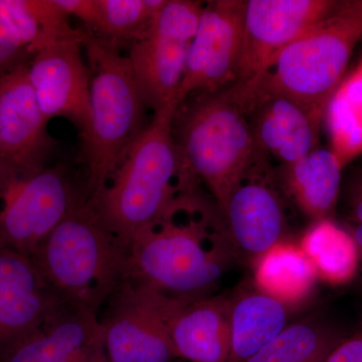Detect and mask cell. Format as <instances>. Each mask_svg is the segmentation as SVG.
Returning <instances> with one entry per match:
<instances>
[{"mask_svg":"<svg viewBox=\"0 0 362 362\" xmlns=\"http://www.w3.org/2000/svg\"><path fill=\"white\" fill-rule=\"evenodd\" d=\"M347 201L350 221L354 225L362 223V173L351 183Z\"/></svg>","mask_w":362,"mask_h":362,"instance_id":"cell-29","label":"cell"},{"mask_svg":"<svg viewBox=\"0 0 362 362\" xmlns=\"http://www.w3.org/2000/svg\"><path fill=\"white\" fill-rule=\"evenodd\" d=\"M64 165L13 173L0 182V246L33 258L45 238L78 202Z\"/></svg>","mask_w":362,"mask_h":362,"instance_id":"cell-7","label":"cell"},{"mask_svg":"<svg viewBox=\"0 0 362 362\" xmlns=\"http://www.w3.org/2000/svg\"><path fill=\"white\" fill-rule=\"evenodd\" d=\"M180 105L175 99L154 112L109 180L87 199L105 225L126 244L178 197L201 185L185 166L176 143L175 118Z\"/></svg>","mask_w":362,"mask_h":362,"instance_id":"cell-2","label":"cell"},{"mask_svg":"<svg viewBox=\"0 0 362 362\" xmlns=\"http://www.w3.org/2000/svg\"><path fill=\"white\" fill-rule=\"evenodd\" d=\"M83 40H66L45 47L28 63V78L47 121L61 117L84 138L90 126V77Z\"/></svg>","mask_w":362,"mask_h":362,"instance_id":"cell-13","label":"cell"},{"mask_svg":"<svg viewBox=\"0 0 362 362\" xmlns=\"http://www.w3.org/2000/svg\"><path fill=\"white\" fill-rule=\"evenodd\" d=\"M0 362H108L99 316L59 301L37 327L0 351Z\"/></svg>","mask_w":362,"mask_h":362,"instance_id":"cell-14","label":"cell"},{"mask_svg":"<svg viewBox=\"0 0 362 362\" xmlns=\"http://www.w3.org/2000/svg\"><path fill=\"white\" fill-rule=\"evenodd\" d=\"M341 340L321 324L301 321L286 326L247 362H324Z\"/></svg>","mask_w":362,"mask_h":362,"instance_id":"cell-26","label":"cell"},{"mask_svg":"<svg viewBox=\"0 0 362 362\" xmlns=\"http://www.w3.org/2000/svg\"><path fill=\"white\" fill-rule=\"evenodd\" d=\"M246 2L216 0L204 4L177 92L180 104L197 95L220 92L235 82Z\"/></svg>","mask_w":362,"mask_h":362,"instance_id":"cell-12","label":"cell"},{"mask_svg":"<svg viewBox=\"0 0 362 362\" xmlns=\"http://www.w3.org/2000/svg\"><path fill=\"white\" fill-rule=\"evenodd\" d=\"M176 358L188 362H228L230 352V299L204 298L176 305L168 320Z\"/></svg>","mask_w":362,"mask_h":362,"instance_id":"cell-18","label":"cell"},{"mask_svg":"<svg viewBox=\"0 0 362 362\" xmlns=\"http://www.w3.org/2000/svg\"><path fill=\"white\" fill-rule=\"evenodd\" d=\"M252 266L255 289L288 309L306 301L318 281L299 244L287 240L261 255Z\"/></svg>","mask_w":362,"mask_h":362,"instance_id":"cell-20","label":"cell"},{"mask_svg":"<svg viewBox=\"0 0 362 362\" xmlns=\"http://www.w3.org/2000/svg\"><path fill=\"white\" fill-rule=\"evenodd\" d=\"M28 63L0 80V144L7 163L18 173L47 166L54 147L28 78Z\"/></svg>","mask_w":362,"mask_h":362,"instance_id":"cell-15","label":"cell"},{"mask_svg":"<svg viewBox=\"0 0 362 362\" xmlns=\"http://www.w3.org/2000/svg\"><path fill=\"white\" fill-rule=\"evenodd\" d=\"M287 201L275 169L258 149L221 211L239 258L252 263L286 240Z\"/></svg>","mask_w":362,"mask_h":362,"instance_id":"cell-10","label":"cell"},{"mask_svg":"<svg viewBox=\"0 0 362 362\" xmlns=\"http://www.w3.org/2000/svg\"><path fill=\"white\" fill-rule=\"evenodd\" d=\"M33 54L23 44L13 26L0 13V80L23 64L28 63Z\"/></svg>","mask_w":362,"mask_h":362,"instance_id":"cell-27","label":"cell"},{"mask_svg":"<svg viewBox=\"0 0 362 362\" xmlns=\"http://www.w3.org/2000/svg\"><path fill=\"white\" fill-rule=\"evenodd\" d=\"M362 37V0L340 1L334 11L284 47L262 75L252 103L283 97L325 116Z\"/></svg>","mask_w":362,"mask_h":362,"instance_id":"cell-4","label":"cell"},{"mask_svg":"<svg viewBox=\"0 0 362 362\" xmlns=\"http://www.w3.org/2000/svg\"><path fill=\"white\" fill-rule=\"evenodd\" d=\"M83 47L90 77V126L84 140L88 168L86 197L109 180L144 130L145 105L128 56L119 45L85 30Z\"/></svg>","mask_w":362,"mask_h":362,"instance_id":"cell-5","label":"cell"},{"mask_svg":"<svg viewBox=\"0 0 362 362\" xmlns=\"http://www.w3.org/2000/svg\"><path fill=\"white\" fill-rule=\"evenodd\" d=\"M343 168L332 150L318 147L299 161L280 166L276 173L288 199L315 221L332 218Z\"/></svg>","mask_w":362,"mask_h":362,"instance_id":"cell-19","label":"cell"},{"mask_svg":"<svg viewBox=\"0 0 362 362\" xmlns=\"http://www.w3.org/2000/svg\"><path fill=\"white\" fill-rule=\"evenodd\" d=\"M337 0H247L239 70L230 89L249 110L272 59L329 16Z\"/></svg>","mask_w":362,"mask_h":362,"instance_id":"cell-9","label":"cell"},{"mask_svg":"<svg viewBox=\"0 0 362 362\" xmlns=\"http://www.w3.org/2000/svg\"><path fill=\"white\" fill-rule=\"evenodd\" d=\"M239 259L220 209L185 192L131 240L126 282L168 303L213 295Z\"/></svg>","mask_w":362,"mask_h":362,"instance_id":"cell-1","label":"cell"},{"mask_svg":"<svg viewBox=\"0 0 362 362\" xmlns=\"http://www.w3.org/2000/svg\"><path fill=\"white\" fill-rule=\"evenodd\" d=\"M204 4L165 0L145 33L131 42L128 59L146 108L156 112L177 99Z\"/></svg>","mask_w":362,"mask_h":362,"instance_id":"cell-8","label":"cell"},{"mask_svg":"<svg viewBox=\"0 0 362 362\" xmlns=\"http://www.w3.org/2000/svg\"><path fill=\"white\" fill-rule=\"evenodd\" d=\"M13 173H16V171L7 163L6 158H4V152H2L1 144H0V182L6 180L7 176Z\"/></svg>","mask_w":362,"mask_h":362,"instance_id":"cell-31","label":"cell"},{"mask_svg":"<svg viewBox=\"0 0 362 362\" xmlns=\"http://www.w3.org/2000/svg\"><path fill=\"white\" fill-rule=\"evenodd\" d=\"M324 120L330 149L345 168L362 154V61L333 93Z\"/></svg>","mask_w":362,"mask_h":362,"instance_id":"cell-25","label":"cell"},{"mask_svg":"<svg viewBox=\"0 0 362 362\" xmlns=\"http://www.w3.org/2000/svg\"><path fill=\"white\" fill-rule=\"evenodd\" d=\"M98 37L120 42H134L148 28L165 0H56Z\"/></svg>","mask_w":362,"mask_h":362,"instance_id":"cell-21","label":"cell"},{"mask_svg":"<svg viewBox=\"0 0 362 362\" xmlns=\"http://www.w3.org/2000/svg\"><path fill=\"white\" fill-rule=\"evenodd\" d=\"M350 233L354 235L357 247H358L359 268H361L362 267V223H356Z\"/></svg>","mask_w":362,"mask_h":362,"instance_id":"cell-30","label":"cell"},{"mask_svg":"<svg viewBox=\"0 0 362 362\" xmlns=\"http://www.w3.org/2000/svg\"><path fill=\"white\" fill-rule=\"evenodd\" d=\"M324 362H362V331L338 343Z\"/></svg>","mask_w":362,"mask_h":362,"instance_id":"cell-28","label":"cell"},{"mask_svg":"<svg viewBox=\"0 0 362 362\" xmlns=\"http://www.w3.org/2000/svg\"><path fill=\"white\" fill-rule=\"evenodd\" d=\"M124 281L99 312L108 362H175L168 333L173 307Z\"/></svg>","mask_w":362,"mask_h":362,"instance_id":"cell-11","label":"cell"},{"mask_svg":"<svg viewBox=\"0 0 362 362\" xmlns=\"http://www.w3.org/2000/svg\"><path fill=\"white\" fill-rule=\"evenodd\" d=\"M257 148L271 162L290 165L318 148L324 115L283 97L256 100L249 111Z\"/></svg>","mask_w":362,"mask_h":362,"instance_id":"cell-17","label":"cell"},{"mask_svg":"<svg viewBox=\"0 0 362 362\" xmlns=\"http://www.w3.org/2000/svg\"><path fill=\"white\" fill-rule=\"evenodd\" d=\"M299 246L313 266L317 279L332 286L346 284L359 269L356 240L332 218L314 221Z\"/></svg>","mask_w":362,"mask_h":362,"instance_id":"cell-23","label":"cell"},{"mask_svg":"<svg viewBox=\"0 0 362 362\" xmlns=\"http://www.w3.org/2000/svg\"><path fill=\"white\" fill-rule=\"evenodd\" d=\"M59 301L32 258L0 246V351L37 327Z\"/></svg>","mask_w":362,"mask_h":362,"instance_id":"cell-16","label":"cell"},{"mask_svg":"<svg viewBox=\"0 0 362 362\" xmlns=\"http://www.w3.org/2000/svg\"><path fill=\"white\" fill-rule=\"evenodd\" d=\"M194 97L175 140L185 166L221 211L258 148L249 113L230 88Z\"/></svg>","mask_w":362,"mask_h":362,"instance_id":"cell-6","label":"cell"},{"mask_svg":"<svg viewBox=\"0 0 362 362\" xmlns=\"http://www.w3.org/2000/svg\"><path fill=\"white\" fill-rule=\"evenodd\" d=\"M289 309L257 289L230 299L228 362H247L287 326Z\"/></svg>","mask_w":362,"mask_h":362,"instance_id":"cell-22","label":"cell"},{"mask_svg":"<svg viewBox=\"0 0 362 362\" xmlns=\"http://www.w3.org/2000/svg\"><path fill=\"white\" fill-rule=\"evenodd\" d=\"M0 13L33 56L61 40H84L85 30L71 26L56 0H0Z\"/></svg>","mask_w":362,"mask_h":362,"instance_id":"cell-24","label":"cell"},{"mask_svg":"<svg viewBox=\"0 0 362 362\" xmlns=\"http://www.w3.org/2000/svg\"><path fill=\"white\" fill-rule=\"evenodd\" d=\"M129 245L112 232L87 199L78 202L33 256L61 301L99 315L127 275Z\"/></svg>","mask_w":362,"mask_h":362,"instance_id":"cell-3","label":"cell"}]
</instances>
